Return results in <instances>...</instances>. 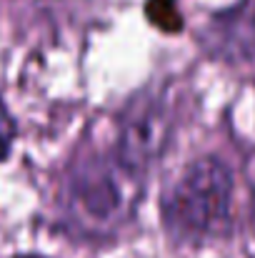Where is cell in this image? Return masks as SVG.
<instances>
[{"mask_svg": "<svg viewBox=\"0 0 255 258\" xmlns=\"http://www.w3.org/2000/svg\"><path fill=\"white\" fill-rule=\"evenodd\" d=\"M203 48L225 63H250L255 58V0H238L233 8L215 13L203 35Z\"/></svg>", "mask_w": 255, "mask_h": 258, "instance_id": "277c9868", "label": "cell"}, {"mask_svg": "<svg viewBox=\"0 0 255 258\" xmlns=\"http://www.w3.org/2000/svg\"><path fill=\"white\" fill-rule=\"evenodd\" d=\"M173 131V103L170 90L148 86L138 90L120 110L115 125V156L133 173L143 175L150 171L163 151L168 148Z\"/></svg>", "mask_w": 255, "mask_h": 258, "instance_id": "3957f363", "label": "cell"}, {"mask_svg": "<svg viewBox=\"0 0 255 258\" xmlns=\"http://www.w3.org/2000/svg\"><path fill=\"white\" fill-rule=\"evenodd\" d=\"M15 133H18L15 120H13V115L8 113L5 103L0 100V161L8 158V153H10V148H13V141H15Z\"/></svg>", "mask_w": 255, "mask_h": 258, "instance_id": "8992f818", "label": "cell"}, {"mask_svg": "<svg viewBox=\"0 0 255 258\" xmlns=\"http://www.w3.org/2000/svg\"><path fill=\"white\" fill-rule=\"evenodd\" d=\"M150 23L165 33H175L183 28V15L175 5V0H148V8H145Z\"/></svg>", "mask_w": 255, "mask_h": 258, "instance_id": "5b68a950", "label": "cell"}, {"mask_svg": "<svg viewBox=\"0 0 255 258\" xmlns=\"http://www.w3.org/2000/svg\"><path fill=\"white\" fill-rule=\"evenodd\" d=\"M140 193L143 175L130 171L113 148H83L63 171L58 208L70 231L100 241L133 218Z\"/></svg>", "mask_w": 255, "mask_h": 258, "instance_id": "6da1fadb", "label": "cell"}, {"mask_svg": "<svg viewBox=\"0 0 255 258\" xmlns=\"http://www.w3.org/2000/svg\"><path fill=\"white\" fill-rule=\"evenodd\" d=\"M15 258H43V256H30V253H25V256H15Z\"/></svg>", "mask_w": 255, "mask_h": 258, "instance_id": "52a82bcc", "label": "cell"}, {"mask_svg": "<svg viewBox=\"0 0 255 258\" xmlns=\"http://www.w3.org/2000/svg\"><path fill=\"white\" fill-rule=\"evenodd\" d=\"M233 171L218 156H203L185 166L160 201L163 226L180 243L225 238L233 228Z\"/></svg>", "mask_w": 255, "mask_h": 258, "instance_id": "7a4b0ae2", "label": "cell"}]
</instances>
